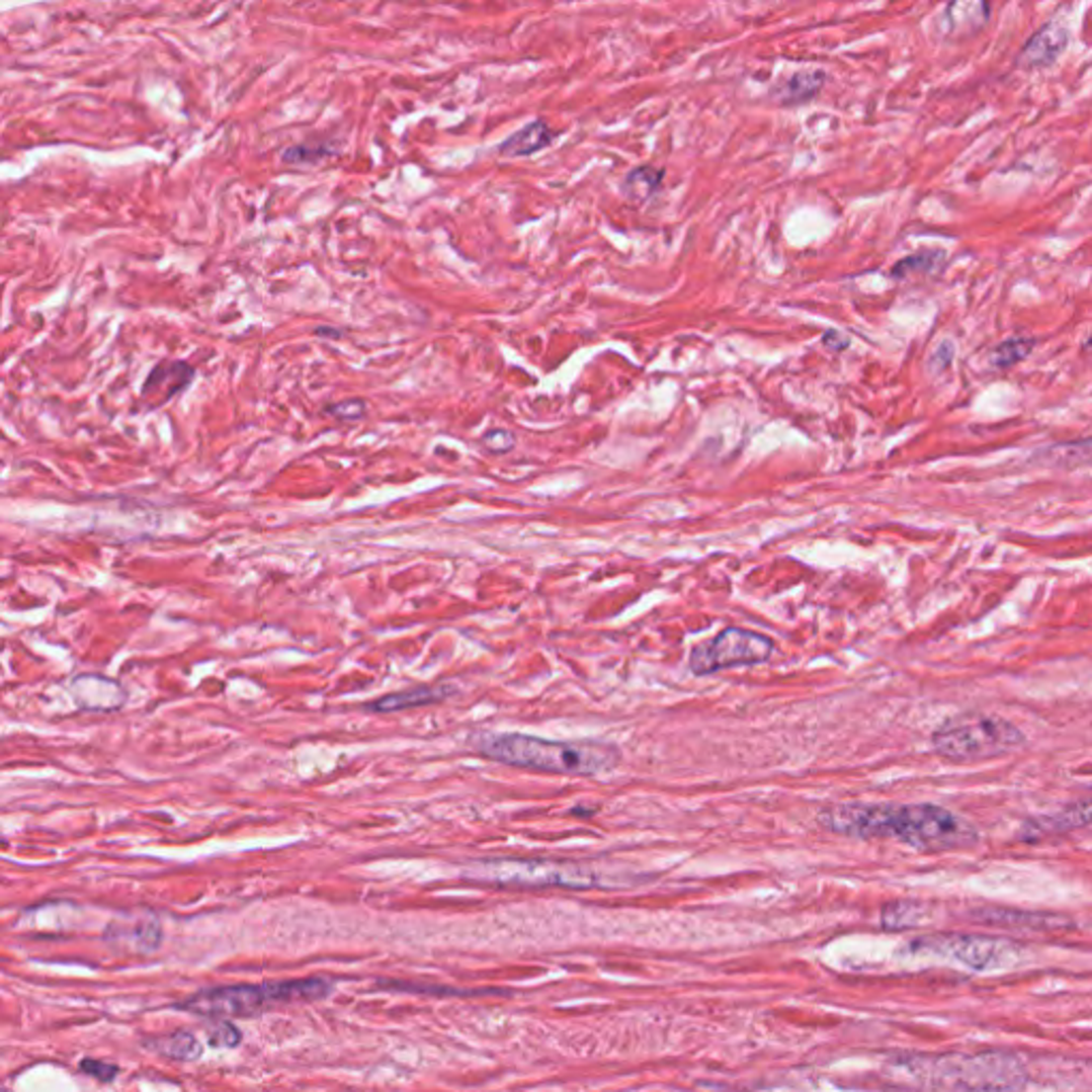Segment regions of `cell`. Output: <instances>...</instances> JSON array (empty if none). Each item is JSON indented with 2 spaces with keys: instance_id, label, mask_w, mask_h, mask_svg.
Here are the masks:
<instances>
[{
  "instance_id": "obj_21",
  "label": "cell",
  "mask_w": 1092,
  "mask_h": 1092,
  "mask_svg": "<svg viewBox=\"0 0 1092 1092\" xmlns=\"http://www.w3.org/2000/svg\"><path fill=\"white\" fill-rule=\"evenodd\" d=\"M821 73H802V75H797L792 79V82L786 86L784 90V101L788 103H798V101H806L811 99L813 94L821 88Z\"/></svg>"
},
{
  "instance_id": "obj_15",
  "label": "cell",
  "mask_w": 1092,
  "mask_h": 1092,
  "mask_svg": "<svg viewBox=\"0 0 1092 1092\" xmlns=\"http://www.w3.org/2000/svg\"><path fill=\"white\" fill-rule=\"evenodd\" d=\"M145 1048L173 1060H197L201 1056V1051H204L197 1037L186 1031H175L163 1037H154V1040L145 1042Z\"/></svg>"
},
{
  "instance_id": "obj_24",
  "label": "cell",
  "mask_w": 1092,
  "mask_h": 1092,
  "mask_svg": "<svg viewBox=\"0 0 1092 1092\" xmlns=\"http://www.w3.org/2000/svg\"><path fill=\"white\" fill-rule=\"evenodd\" d=\"M329 414H333L337 421H359L363 414H366V403H363L361 399H346V401H340L335 403V406L327 408Z\"/></svg>"
},
{
  "instance_id": "obj_18",
  "label": "cell",
  "mask_w": 1092,
  "mask_h": 1092,
  "mask_svg": "<svg viewBox=\"0 0 1092 1092\" xmlns=\"http://www.w3.org/2000/svg\"><path fill=\"white\" fill-rule=\"evenodd\" d=\"M662 178H664V173L657 171V169H651V167L633 169L626 178L624 191L633 201H646V199L655 195L659 184H662Z\"/></svg>"
},
{
  "instance_id": "obj_19",
  "label": "cell",
  "mask_w": 1092,
  "mask_h": 1092,
  "mask_svg": "<svg viewBox=\"0 0 1092 1092\" xmlns=\"http://www.w3.org/2000/svg\"><path fill=\"white\" fill-rule=\"evenodd\" d=\"M1033 346H1035L1033 337H1011V340L999 344L992 350L990 355L992 366L1001 370L1016 366V363L1024 361L1033 353Z\"/></svg>"
},
{
  "instance_id": "obj_13",
  "label": "cell",
  "mask_w": 1092,
  "mask_h": 1092,
  "mask_svg": "<svg viewBox=\"0 0 1092 1092\" xmlns=\"http://www.w3.org/2000/svg\"><path fill=\"white\" fill-rule=\"evenodd\" d=\"M990 18L988 0H950L946 9L948 31L954 37L975 35Z\"/></svg>"
},
{
  "instance_id": "obj_20",
  "label": "cell",
  "mask_w": 1092,
  "mask_h": 1092,
  "mask_svg": "<svg viewBox=\"0 0 1092 1092\" xmlns=\"http://www.w3.org/2000/svg\"><path fill=\"white\" fill-rule=\"evenodd\" d=\"M943 261H946V254H943V252L924 250V252H918L913 256H907V259L898 261L892 269V276L894 278H905L909 274H930V272H935V269H939V265Z\"/></svg>"
},
{
  "instance_id": "obj_25",
  "label": "cell",
  "mask_w": 1092,
  "mask_h": 1092,
  "mask_svg": "<svg viewBox=\"0 0 1092 1092\" xmlns=\"http://www.w3.org/2000/svg\"><path fill=\"white\" fill-rule=\"evenodd\" d=\"M482 444L491 453L500 455V453H508V451L515 449V438H512V434L506 429H491L482 436Z\"/></svg>"
},
{
  "instance_id": "obj_7",
  "label": "cell",
  "mask_w": 1092,
  "mask_h": 1092,
  "mask_svg": "<svg viewBox=\"0 0 1092 1092\" xmlns=\"http://www.w3.org/2000/svg\"><path fill=\"white\" fill-rule=\"evenodd\" d=\"M915 946L926 954L959 961L973 970H999L1014 965L1020 956L1014 943L990 937H926Z\"/></svg>"
},
{
  "instance_id": "obj_2",
  "label": "cell",
  "mask_w": 1092,
  "mask_h": 1092,
  "mask_svg": "<svg viewBox=\"0 0 1092 1092\" xmlns=\"http://www.w3.org/2000/svg\"><path fill=\"white\" fill-rule=\"evenodd\" d=\"M467 745L478 756L497 764L568 777L602 775L622 762V753L615 745L593 743V740L568 743V740H546L519 732H478L469 736Z\"/></svg>"
},
{
  "instance_id": "obj_23",
  "label": "cell",
  "mask_w": 1092,
  "mask_h": 1092,
  "mask_svg": "<svg viewBox=\"0 0 1092 1092\" xmlns=\"http://www.w3.org/2000/svg\"><path fill=\"white\" fill-rule=\"evenodd\" d=\"M79 1069H82L86 1075L94 1077V1080H101V1082H114L118 1071H120L118 1064L94 1060V1058H84L82 1062H79Z\"/></svg>"
},
{
  "instance_id": "obj_1",
  "label": "cell",
  "mask_w": 1092,
  "mask_h": 1092,
  "mask_svg": "<svg viewBox=\"0 0 1092 1092\" xmlns=\"http://www.w3.org/2000/svg\"><path fill=\"white\" fill-rule=\"evenodd\" d=\"M817 821L854 839H896L920 852H950L977 843V830L937 804L845 802L821 811Z\"/></svg>"
},
{
  "instance_id": "obj_12",
  "label": "cell",
  "mask_w": 1092,
  "mask_h": 1092,
  "mask_svg": "<svg viewBox=\"0 0 1092 1092\" xmlns=\"http://www.w3.org/2000/svg\"><path fill=\"white\" fill-rule=\"evenodd\" d=\"M1069 42V33L1058 26L1056 22H1050L1042 31H1037L1031 42L1022 47L1020 64L1027 66H1046L1058 58V53L1064 49Z\"/></svg>"
},
{
  "instance_id": "obj_22",
  "label": "cell",
  "mask_w": 1092,
  "mask_h": 1092,
  "mask_svg": "<svg viewBox=\"0 0 1092 1092\" xmlns=\"http://www.w3.org/2000/svg\"><path fill=\"white\" fill-rule=\"evenodd\" d=\"M208 1042L213 1048H235L241 1042V1033L231 1022L215 1020L213 1027L208 1031Z\"/></svg>"
},
{
  "instance_id": "obj_16",
  "label": "cell",
  "mask_w": 1092,
  "mask_h": 1092,
  "mask_svg": "<svg viewBox=\"0 0 1092 1092\" xmlns=\"http://www.w3.org/2000/svg\"><path fill=\"white\" fill-rule=\"evenodd\" d=\"M986 924L994 926H1011V928H1029V930H1056L1062 928L1060 918L1056 915H1040V913H1014L1003 909H986L979 913Z\"/></svg>"
},
{
  "instance_id": "obj_4",
  "label": "cell",
  "mask_w": 1092,
  "mask_h": 1092,
  "mask_svg": "<svg viewBox=\"0 0 1092 1092\" xmlns=\"http://www.w3.org/2000/svg\"><path fill=\"white\" fill-rule=\"evenodd\" d=\"M467 878L497 883L504 887H568V889H591V887H617L628 885L626 880H617L613 875L604 873L591 865L581 862H561V860H525V858H495L480 860L469 865Z\"/></svg>"
},
{
  "instance_id": "obj_6",
  "label": "cell",
  "mask_w": 1092,
  "mask_h": 1092,
  "mask_svg": "<svg viewBox=\"0 0 1092 1092\" xmlns=\"http://www.w3.org/2000/svg\"><path fill=\"white\" fill-rule=\"evenodd\" d=\"M775 642L758 631L727 628L709 642L694 646L690 668L694 674H711L734 666H756L768 662Z\"/></svg>"
},
{
  "instance_id": "obj_9",
  "label": "cell",
  "mask_w": 1092,
  "mask_h": 1092,
  "mask_svg": "<svg viewBox=\"0 0 1092 1092\" xmlns=\"http://www.w3.org/2000/svg\"><path fill=\"white\" fill-rule=\"evenodd\" d=\"M193 378H195V370L184 361L160 363V366H156L145 378L141 397L154 408L165 406L167 401H171L175 395H180L184 388H188Z\"/></svg>"
},
{
  "instance_id": "obj_26",
  "label": "cell",
  "mask_w": 1092,
  "mask_h": 1092,
  "mask_svg": "<svg viewBox=\"0 0 1092 1092\" xmlns=\"http://www.w3.org/2000/svg\"><path fill=\"white\" fill-rule=\"evenodd\" d=\"M824 344L830 346L832 350H843V348H847L849 340H847V337H841L839 331H828L824 335Z\"/></svg>"
},
{
  "instance_id": "obj_5",
  "label": "cell",
  "mask_w": 1092,
  "mask_h": 1092,
  "mask_svg": "<svg viewBox=\"0 0 1092 1092\" xmlns=\"http://www.w3.org/2000/svg\"><path fill=\"white\" fill-rule=\"evenodd\" d=\"M1024 734L1001 717H965L948 721L933 734V747L950 762H981L1018 749Z\"/></svg>"
},
{
  "instance_id": "obj_11",
  "label": "cell",
  "mask_w": 1092,
  "mask_h": 1092,
  "mask_svg": "<svg viewBox=\"0 0 1092 1092\" xmlns=\"http://www.w3.org/2000/svg\"><path fill=\"white\" fill-rule=\"evenodd\" d=\"M1090 821V804L1088 800L1075 802L1073 806L1062 808V811L1054 815H1044L1027 821V828L1022 830L1024 841L1042 839V834H1062L1071 830L1086 828Z\"/></svg>"
},
{
  "instance_id": "obj_14",
  "label": "cell",
  "mask_w": 1092,
  "mask_h": 1092,
  "mask_svg": "<svg viewBox=\"0 0 1092 1092\" xmlns=\"http://www.w3.org/2000/svg\"><path fill=\"white\" fill-rule=\"evenodd\" d=\"M552 139H555V132L538 120V123H532L512 134L500 150L504 156H530L545 150L546 145L552 143Z\"/></svg>"
},
{
  "instance_id": "obj_3",
  "label": "cell",
  "mask_w": 1092,
  "mask_h": 1092,
  "mask_svg": "<svg viewBox=\"0 0 1092 1092\" xmlns=\"http://www.w3.org/2000/svg\"><path fill=\"white\" fill-rule=\"evenodd\" d=\"M335 981L329 977H303L267 983H237L201 990L180 1001L175 1009L208 1020L254 1018L282 1005L322 1001L333 992Z\"/></svg>"
},
{
  "instance_id": "obj_8",
  "label": "cell",
  "mask_w": 1092,
  "mask_h": 1092,
  "mask_svg": "<svg viewBox=\"0 0 1092 1092\" xmlns=\"http://www.w3.org/2000/svg\"><path fill=\"white\" fill-rule=\"evenodd\" d=\"M75 705L84 711H118L126 703V690L101 674H82L69 685Z\"/></svg>"
},
{
  "instance_id": "obj_10",
  "label": "cell",
  "mask_w": 1092,
  "mask_h": 1092,
  "mask_svg": "<svg viewBox=\"0 0 1092 1092\" xmlns=\"http://www.w3.org/2000/svg\"><path fill=\"white\" fill-rule=\"evenodd\" d=\"M455 694V687L451 685H421V687H412V690H403V692H395V694H388V696H382L378 700H374V703L366 705V711L368 713H397V711H408V709H416V707H427V705H436V703H442V700H447Z\"/></svg>"
},
{
  "instance_id": "obj_17",
  "label": "cell",
  "mask_w": 1092,
  "mask_h": 1092,
  "mask_svg": "<svg viewBox=\"0 0 1092 1092\" xmlns=\"http://www.w3.org/2000/svg\"><path fill=\"white\" fill-rule=\"evenodd\" d=\"M930 915V909L918 900H902L887 905L882 913V924L887 930H907L922 926Z\"/></svg>"
},
{
  "instance_id": "obj_27",
  "label": "cell",
  "mask_w": 1092,
  "mask_h": 1092,
  "mask_svg": "<svg viewBox=\"0 0 1092 1092\" xmlns=\"http://www.w3.org/2000/svg\"><path fill=\"white\" fill-rule=\"evenodd\" d=\"M596 811H598V808H583V806H574L570 813H572V815H583V817H591V815H593V813H596Z\"/></svg>"
}]
</instances>
